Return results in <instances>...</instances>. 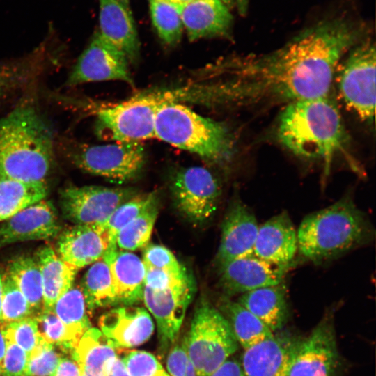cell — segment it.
I'll return each mask as SVG.
<instances>
[{"instance_id":"36","label":"cell","mask_w":376,"mask_h":376,"mask_svg":"<svg viewBox=\"0 0 376 376\" xmlns=\"http://www.w3.org/2000/svg\"><path fill=\"white\" fill-rule=\"evenodd\" d=\"M2 285L1 323L35 317L26 299L8 275L2 278Z\"/></svg>"},{"instance_id":"41","label":"cell","mask_w":376,"mask_h":376,"mask_svg":"<svg viewBox=\"0 0 376 376\" xmlns=\"http://www.w3.org/2000/svg\"><path fill=\"white\" fill-rule=\"evenodd\" d=\"M143 262L146 267L182 273L186 269L178 262L173 253L166 247L155 244L144 247Z\"/></svg>"},{"instance_id":"12","label":"cell","mask_w":376,"mask_h":376,"mask_svg":"<svg viewBox=\"0 0 376 376\" xmlns=\"http://www.w3.org/2000/svg\"><path fill=\"white\" fill-rule=\"evenodd\" d=\"M129 64L125 56L97 31L79 57L67 85L118 80L134 87Z\"/></svg>"},{"instance_id":"50","label":"cell","mask_w":376,"mask_h":376,"mask_svg":"<svg viewBox=\"0 0 376 376\" xmlns=\"http://www.w3.org/2000/svg\"><path fill=\"white\" fill-rule=\"evenodd\" d=\"M6 340L4 334L0 328V369L2 365L3 357L6 352Z\"/></svg>"},{"instance_id":"22","label":"cell","mask_w":376,"mask_h":376,"mask_svg":"<svg viewBox=\"0 0 376 376\" xmlns=\"http://www.w3.org/2000/svg\"><path fill=\"white\" fill-rule=\"evenodd\" d=\"M297 251V231L287 212L258 226L253 254L273 265L289 267Z\"/></svg>"},{"instance_id":"54","label":"cell","mask_w":376,"mask_h":376,"mask_svg":"<svg viewBox=\"0 0 376 376\" xmlns=\"http://www.w3.org/2000/svg\"><path fill=\"white\" fill-rule=\"evenodd\" d=\"M81 376H95V375H89V374L81 373Z\"/></svg>"},{"instance_id":"7","label":"cell","mask_w":376,"mask_h":376,"mask_svg":"<svg viewBox=\"0 0 376 376\" xmlns=\"http://www.w3.org/2000/svg\"><path fill=\"white\" fill-rule=\"evenodd\" d=\"M167 102L165 93L158 92L97 108V134L113 142L141 143L153 138L157 113Z\"/></svg>"},{"instance_id":"34","label":"cell","mask_w":376,"mask_h":376,"mask_svg":"<svg viewBox=\"0 0 376 376\" xmlns=\"http://www.w3.org/2000/svg\"><path fill=\"white\" fill-rule=\"evenodd\" d=\"M148 1L152 22L159 38L167 45H176L184 27L175 6L166 0Z\"/></svg>"},{"instance_id":"55","label":"cell","mask_w":376,"mask_h":376,"mask_svg":"<svg viewBox=\"0 0 376 376\" xmlns=\"http://www.w3.org/2000/svg\"><path fill=\"white\" fill-rule=\"evenodd\" d=\"M0 376H2V375H1V369H0Z\"/></svg>"},{"instance_id":"48","label":"cell","mask_w":376,"mask_h":376,"mask_svg":"<svg viewBox=\"0 0 376 376\" xmlns=\"http://www.w3.org/2000/svg\"><path fill=\"white\" fill-rule=\"evenodd\" d=\"M104 376H130L121 358L116 356L108 364Z\"/></svg>"},{"instance_id":"6","label":"cell","mask_w":376,"mask_h":376,"mask_svg":"<svg viewBox=\"0 0 376 376\" xmlns=\"http://www.w3.org/2000/svg\"><path fill=\"white\" fill-rule=\"evenodd\" d=\"M182 344L197 376H210L239 346L226 318L204 297L196 306Z\"/></svg>"},{"instance_id":"51","label":"cell","mask_w":376,"mask_h":376,"mask_svg":"<svg viewBox=\"0 0 376 376\" xmlns=\"http://www.w3.org/2000/svg\"><path fill=\"white\" fill-rule=\"evenodd\" d=\"M170 3H171L173 5L175 6H181L184 5L185 3H187L188 2L191 1V0H166Z\"/></svg>"},{"instance_id":"43","label":"cell","mask_w":376,"mask_h":376,"mask_svg":"<svg viewBox=\"0 0 376 376\" xmlns=\"http://www.w3.org/2000/svg\"><path fill=\"white\" fill-rule=\"evenodd\" d=\"M27 365L26 352L15 343L6 340V352L1 367V375L28 376Z\"/></svg>"},{"instance_id":"24","label":"cell","mask_w":376,"mask_h":376,"mask_svg":"<svg viewBox=\"0 0 376 376\" xmlns=\"http://www.w3.org/2000/svg\"><path fill=\"white\" fill-rule=\"evenodd\" d=\"M109 246L107 235L101 226L75 224L60 234L56 253L78 271L102 258Z\"/></svg>"},{"instance_id":"9","label":"cell","mask_w":376,"mask_h":376,"mask_svg":"<svg viewBox=\"0 0 376 376\" xmlns=\"http://www.w3.org/2000/svg\"><path fill=\"white\" fill-rule=\"evenodd\" d=\"M72 160L88 173L123 183L141 173L146 162V151L140 142L86 145L73 153Z\"/></svg>"},{"instance_id":"37","label":"cell","mask_w":376,"mask_h":376,"mask_svg":"<svg viewBox=\"0 0 376 376\" xmlns=\"http://www.w3.org/2000/svg\"><path fill=\"white\" fill-rule=\"evenodd\" d=\"M0 328L6 340L20 347L26 352L28 357L45 340L39 332L36 317L10 323H1Z\"/></svg>"},{"instance_id":"10","label":"cell","mask_w":376,"mask_h":376,"mask_svg":"<svg viewBox=\"0 0 376 376\" xmlns=\"http://www.w3.org/2000/svg\"><path fill=\"white\" fill-rule=\"evenodd\" d=\"M171 190L177 209L195 224H203L214 214L221 195L218 178L202 166L178 171L172 178Z\"/></svg>"},{"instance_id":"47","label":"cell","mask_w":376,"mask_h":376,"mask_svg":"<svg viewBox=\"0 0 376 376\" xmlns=\"http://www.w3.org/2000/svg\"><path fill=\"white\" fill-rule=\"evenodd\" d=\"M210 376H244L241 364L228 359L219 366Z\"/></svg>"},{"instance_id":"11","label":"cell","mask_w":376,"mask_h":376,"mask_svg":"<svg viewBox=\"0 0 376 376\" xmlns=\"http://www.w3.org/2000/svg\"><path fill=\"white\" fill-rule=\"evenodd\" d=\"M137 194L133 188L70 186L60 193L63 216L79 225H102L120 204Z\"/></svg>"},{"instance_id":"16","label":"cell","mask_w":376,"mask_h":376,"mask_svg":"<svg viewBox=\"0 0 376 376\" xmlns=\"http://www.w3.org/2000/svg\"><path fill=\"white\" fill-rule=\"evenodd\" d=\"M301 338L274 334L244 349L241 366L244 376H287Z\"/></svg>"},{"instance_id":"27","label":"cell","mask_w":376,"mask_h":376,"mask_svg":"<svg viewBox=\"0 0 376 376\" xmlns=\"http://www.w3.org/2000/svg\"><path fill=\"white\" fill-rule=\"evenodd\" d=\"M112 343L97 329L91 327L81 336L71 354L81 373L104 376L108 364L117 355Z\"/></svg>"},{"instance_id":"44","label":"cell","mask_w":376,"mask_h":376,"mask_svg":"<svg viewBox=\"0 0 376 376\" xmlns=\"http://www.w3.org/2000/svg\"><path fill=\"white\" fill-rule=\"evenodd\" d=\"M166 368L170 376H197L182 343L175 345L169 352Z\"/></svg>"},{"instance_id":"29","label":"cell","mask_w":376,"mask_h":376,"mask_svg":"<svg viewBox=\"0 0 376 376\" xmlns=\"http://www.w3.org/2000/svg\"><path fill=\"white\" fill-rule=\"evenodd\" d=\"M45 182H26L0 178V221H3L47 195Z\"/></svg>"},{"instance_id":"5","label":"cell","mask_w":376,"mask_h":376,"mask_svg":"<svg viewBox=\"0 0 376 376\" xmlns=\"http://www.w3.org/2000/svg\"><path fill=\"white\" fill-rule=\"evenodd\" d=\"M155 137L210 164L225 165L236 152L235 136L226 124L177 102L169 101L158 110Z\"/></svg>"},{"instance_id":"31","label":"cell","mask_w":376,"mask_h":376,"mask_svg":"<svg viewBox=\"0 0 376 376\" xmlns=\"http://www.w3.org/2000/svg\"><path fill=\"white\" fill-rule=\"evenodd\" d=\"M22 292L35 317L42 313L43 293L41 273L36 258L20 256L8 266V274Z\"/></svg>"},{"instance_id":"45","label":"cell","mask_w":376,"mask_h":376,"mask_svg":"<svg viewBox=\"0 0 376 376\" xmlns=\"http://www.w3.org/2000/svg\"><path fill=\"white\" fill-rule=\"evenodd\" d=\"M25 69L19 65H0V98L23 81Z\"/></svg>"},{"instance_id":"53","label":"cell","mask_w":376,"mask_h":376,"mask_svg":"<svg viewBox=\"0 0 376 376\" xmlns=\"http://www.w3.org/2000/svg\"><path fill=\"white\" fill-rule=\"evenodd\" d=\"M230 9L235 6L234 0H221Z\"/></svg>"},{"instance_id":"21","label":"cell","mask_w":376,"mask_h":376,"mask_svg":"<svg viewBox=\"0 0 376 376\" xmlns=\"http://www.w3.org/2000/svg\"><path fill=\"white\" fill-rule=\"evenodd\" d=\"M175 7L190 41L230 36L233 17L221 0H191Z\"/></svg>"},{"instance_id":"25","label":"cell","mask_w":376,"mask_h":376,"mask_svg":"<svg viewBox=\"0 0 376 376\" xmlns=\"http://www.w3.org/2000/svg\"><path fill=\"white\" fill-rule=\"evenodd\" d=\"M237 302L256 315L273 333L280 330L287 320L288 307L285 281L243 293Z\"/></svg>"},{"instance_id":"28","label":"cell","mask_w":376,"mask_h":376,"mask_svg":"<svg viewBox=\"0 0 376 376\" xmlns=\"http://www.w3.org/2000/svg\"><path fill=\"white\" fill-rule=\"evenodd\" d=\"M218 309L228 322L238 344L244 349L269 338L274 334L256 315L229 297L220 298Z\"/></svg>"},{"instance_id":"3","label":"cell","mask_w":376,"mask_h":376,"mask_svg":"<svg viewBox=\"0 0 376 376\" xmlns=\"http://www.w3.org/2000/svg\"><path fill=\"white\" fill-rule=\"evenodd\" d=\"M53 159V133L35 107L19 105L0 119V178L45 182Z\"/></svg>"},{"instance_id":"35","label":"cell","mask_w":376,"mask_h":376,"mask_svg":"<svg viewBox=\"0 0 376 376\" xmlns=\"http://www.w3.org/2000/svg\"><path fill=\"white\" fill-rule=\"evenodd\" d=\"M156 196L155 192L136 194L116 207L100 226L107 235L109 246L116 245V238L120 230L139 216Z\"/></svg>"},{"instance_id":"14","label":"cell","mask_w":376,"mask_h":376,"mask_svg":"<svg viewBox=\"0 0 376 376\" xmlns=\"http://www.w3.org/2000/svg\"><path fill=\"white\" fill-rule=\"evenodd\" d=\"M338 357L334 313L327 312L301 339L287 376H332Z\"/></svg>"},{"instance_id":"1","label":"cell","mask_w":376,"mask_h":376,"mask_svg":"<svg viewBox=\"0 0 376 376\" xmlns=\"http://www.w3.org/2000/svg\"><path fill=\"white\" fill-rule=\"evenodd\" d=\"M366 33L352 20L327 19L271 52L219 61L212 69V104L259 109L327 95L341 59Z\"/></svg>"},{"instance_id":"30","label":"cell","mask_w":376,"mask_h":376,"mask_svg":"<svg viewBox=\"0 0 376 376\" xmlns=\"http://www.w3.org/2000/svg\"><path fill=\"white\" fill-rule=\"evenodd\" d=\"M86 308L91 312L116 306L109 267L103 258L93 263L84 274L80 288Z\"/></svg>"},{"instance_id":"38","label":"cell","mask_w":376,"mask_h":376,"mask_svg":"<svg viewBox=\"0 0 376 376\" xmlns=\"http://www.w3.org/2000/svg\"><path fill=\"white\" fill-rule=\"evenodd\" d=\"M36 318L39 332L45 341L63 352L72 353L77 344L65 326L52 311H42Z\"/></svg>"},{"instance_id":"26","label":"cell","mask_w":376,"mask_h":376,"mask_svg":"<svg viewBox=\"0 0 376 376\" xmlns=\"http://www.w3.org/2000/svg\"><path fill=\"white\" fill-rule=\"evenodd\" d=\"M36 259L42 278V311H51L56 301L73 285L77 270L63 261L49 246L40 249Z\"/></svg>"},{"instance_id":"20","label":"cell","mask_w":376,"mask_h":376,"mask_svg":"<svg viewBox=\"0 0 376 376\" xmlns=\"http://www.w3.org/2000/svg\"><path fill=\"white\" fill-rule=\"evenodd\" d=\"M100 33L135 64L140 41L129 0H99Z\"/></svg>"},{"instance_id":"52","label":"cell","mask_w":376,"mask_h":376,"mask_svg":"<svg viewBox=\"0 0 376 376\" xmlns=\"http://www.w3.org/2000/svg\"><path fill=\"white\" fill-rule=\"evenodd\" d=\"M2 277L0 275V321H1V299H2Z\"/></svg>"},{"instance_id":"2","label":"cell","mask_w":376,"mask_h":376,"mask_svg":"<svg viewBox=\"0 0 376 376\" xmlns=\"http://www.w3.org/2000/svg\"><path fill=\"white\" fill-rule=\"evenodd\" d=\"M330 93L285 105L275 130L283 147L300 159L322 161L326 171L334 158L347 153L349 142L340 109Z\"/></svg>"},{"instance_id":"17","label":"cell","mask_w":376,"mask_h":376,"mask_svg":"<svg viewBox=\"0 0 376 376\" xmlns=\"http://www.w3.org/2000/svg\"><path fill=\"white\" fill-rule=\"evenodd\" d=\"M258 226L253 211L240 198L233 200L221 224L217 266L253 254Z\"/></svg>"},{"instance_id":"49","label":"cell","mask_w":376,"mask_h":376,"mask_svg":"<svg viewBox=\"0 0 376 376\" xmlns=\"http://www.w3.org/2000/svg\"><path fill=\"white\" fill-rule=\"evenodd\" d=\"M234 1L239 13L244 15L248 10L249 0H234Z\"/></svg>"},{"instance_id":"42","label":"cell","mask_w":376,"mask_h":376,"mask_svg":"<svg viewBox=\"0 0 376 376\" xmlns=\"http://www.w3.org/2000/svg\"><path fill=\"white\" fill-rule=\"evenodd\" d=\"M190 276L187 270L182 273H174L145 266L144 284L151 290H163L183 283Z\"/></svg>"},{"instance_id":"18","label":"cell","mask_w":376,"mask_h":376,"mask_svg":"<svg viewBox=\"0 0 376 376\" xmlns=\"http://www.w3.org/2000/svg\"><path fill=\"white\" fill-rule=\"evenodd\" d=\"M61 230L52 204L44 199L35 203L0 225V247L16 242L49 240Z\"/></svg>"},{"instance_id":"39","label":"cell","mask_w":376,"mask_h":376,"mask_svg":"<svg viewBox=\"0 0 376 376\" xmlns=\"http://www.w3.org/2000/svg\"><path fill=\"white\" fill-rule=\"evenodd\" d=\"M60 349L47 341L28 357V376H50L63 357Z\"/></svg>"},{"instance_id":"4","label":"cell","mask_w":376,"mask_h":376,"mask_svg":"<svg viewBox=\"0 0 376 376\" xmlns=\"http://www.w3.org/2000/svg\"><path fill=\"white\" fill-rule=\"evenodd\" d=\"M374 234L366 215L347 196L303 219L297 251L311 261L324 262L370 242Z\"/></svg>"},{"instance_id":"8","label":"cell","mask_w":376,"mask_h":376,"mask_svg":"<svg viewBox=\"0 0 376 376\" xmlns=\"http://www.w3.org/2000/svg\"><path fill=\"white\" fill-rule=\"evenodd\" d=\"M348 53L338 74L340 93L347 107L371 125L375 111V43L365 39Z\"/></svg>"},{"instance_id":"33","label":"cell","mask_w":376,"mask_h":376,"mask_svg":"<svg viewBox=\"0 0 376 376\" xmlns=\"http://www.w3.org/2000/svg\"><path fill=\"white\" fill-rule=\"evenodd\" d=\"M158 205L157 196L139 216L120 230L115 242L118 249L134 251L148 245L158 215Z\"/></svg>"},{"instance_id":"13","label":"cell","mask_w":376,"mask_h":376,"mask_svg":"<svg viewBox=\"0 0 376 376\" xmlns=\"http://www.w3.org/2000/svg\"><path fill=\"white\" fill-rule=\"evenodd\" d=\"M195 292L191 276L183 283L163 290L144 287L142 301L156 321L162 353L165 354L174 343Z\"/></svg>"},{"instance_id":"46","label":"cell","mask_w":376,"mask_h":376,"mask_svg":"<svg viewBox=\"0 0 376 376\" xmlns=\"http://www.w3.org/2000/svg\"><path fill=\"white\" fill-rule=\"evenodd\" d=\"M50 376H81V369L70 354V357H62Z\"/></svg>"},{"instance_id":"15","label":"cell","mask_w":376,"mask_h":376,"mask_svg":"<svg viewBox=\"0 0 376 376\" xmlns=\"http://www.w3.org/2000/svg\"><path fill=\"white\" fill-rule=\"evenodd\" d=\"M217 267L219 285L227 297L283 283L289 269V267L271 264L253 253Z\"/></svg>"},{"instance_id":"23","label":"cell","mask_w":376,"mask_h":376,"mask_svg":"<svg viewBox=\"0 0 376 376\" xmlns=\"http://www.w3.org/2000/svg\"><path fill=\"white\" fill-rule=\"evenodd\" d=\"M102 258L109 267L116 306H134L142 301L145 287L143 260L116 245L109 246Z\"/></svg>"},{"instance_id":"40","label":"cell","mask_w":376,"mask_h":376,"mask_svg":"<svg viewBox=\"0 0 376 376\" xmlns=\"http://www.w3.org/2000/svg\"><path fill=\"white\" fill-rule=\"evenodd\" d=\"M121 359L130 376H170L157 358L148 352L131 350Z\"/></svg>"},{"instance_id":"19","label":"cell","mask_w":376,"mask_h":376,"mask_svg":"<svg viewBox=\"0 0 376 376\" xmlns=\"http://www.w3.org/2000/svg\"><path fill=\"white\" fill-rule=\"evenodd\" d=\"M100 330L116 348H130L146 342L155 326L149 312L136 306H116L99 319Z\"/></svg>"},{"instance_id":"32","label":"cell","mask_w":376,"mask_h":376,"mask_svg":"<svg viewBox=\"0 0 376 376\" xmlns=\"http://www.w3.org/2000/svg\"><path fill=\"white\" fill-rule=\"evenodd\" d=\"M81 289L73 285L56 301L52 308L77 345L83 334L91 327Z\"/></svg>"}]
</instances>
